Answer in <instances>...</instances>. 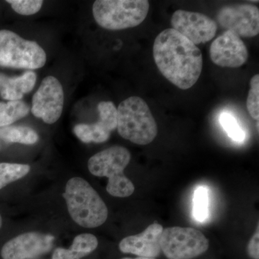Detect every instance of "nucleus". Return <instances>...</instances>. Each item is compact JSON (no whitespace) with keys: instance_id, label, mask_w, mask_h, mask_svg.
<instances>
[{"instance_id":"obj_1","label":"nucleus","mask_w":259,"mask_h":259,"mask_svg":"<svg viewBox=\"0 0 259 259\" xmlns=\"http://www.w3.org/2000/svg\"><path fill=\"white\" fill-rule=\"evenodd\" d=\"M153 55L161 74L181 90H189L198 81L203 67L202 52L174 29L158 34Z\"/></svg>"},{"instance_id":"obj_2","label":"nucleus","mask_w":259,"mask_h":259,"mask_svg":"<svg viewBox=\"0 0 259 259\" xmlns=\"http://www.w3.org/2000/svg\"><path fill=\"white\" fill-rule=\"evenodd\" d=\"M63 196L70 216L79 226L95 228L106 222V204L86 180L76 177L70 179Z\"/></svg>"},{"instance_id":"obj_3","label":"nucleus","mask_w":259,"mask_h":259,"mask_svg":"<svg viewBox=\"0 0 259 259\" xmlns=\"http://www.w3.org/2000/svg\"><path fill=\"white\" fill-rule=\"evenodd\" d=\"M131 159V153L123 146H115L94 155L88 161L89 171L95 177H107V192L115 197L134 194L133 182L124 175Z\"/></svg>"},{"instance_id":"obj_4","label":"nucleus","mask_w":259,"mask_h":259,"mask_svg":"<svg viewBox=\"0 0 259 259\" xmlns=\"http://www.w3.org/2000/svg\"><path fill=\"white\" fill-rule=\"evenodd\" d=\"M117 129L121 137L134 144L148 145L156 139L158 126L146 102L130 97L119 105Z\"/></svg>"},{"instance_id":"obj_5","label":"nucleus","mask_w":259,"mask_h":259,"mask_svg":"<svg viewBox=\"0 0 259 259\" xmlns=\"http://www.w3.org/2000/svg\"><path fill=\"white\" fill-rule=\"evenodd\" d=\"M149 10L146 0H97L93 16L101 28L120 30L134 28L144 21Z\"/></svg>"},{"instance_id":"obj_6","label":"nucleus","mask_w":259,"mask_h":259,"mask_svg":"<svg viewBox=\"0 0 259 259\" xmlns=\"http://www.w3.org/2000/svg\"><path fill=\"white\" fill-rule=\"evenodd\" d=\"M47 54L36 42L25 40L15 32L0 30V66L35 70L47 63Z\"/></svg>"},{"instance_id":"obj_7","label":"nucleus","mask_w":259,"mask_h":259,"mask_svg":"<svg viewBox=\"0 0 259 259\" xmlns=\"http://www.w3.org/2000/svg\"><path fill=\"white\" fill-rule=\"evenodd\" d=\"M161 252L168 259H193L208 250V239L193 228H165L160 238Z\"/></svg>"},{"instance_id":"obj_8","label":"nucleus","mask_w":259,"mask_h":259,"mask_svg":"<svg viewBox=\"0 0 259 259\" xmlns=\"http://www.w3.org/2000/svg\"><path fill=\"white\" fill-rule=\"evenodd\" d=\"M64 103V90L60 81L54 76H47L32 97L31 112L46 123L54 124L60 118Z\"/></svg>"},{"instance_id":"obj_9","label":"nucleus","mask_w":259,"mask_h":259,"mask_svg":"<svg viewBox=\"0 0 259 259\" xmlns=\"http://www.w3.org/2000/svg\"><path fill=\"white\" fill-rule=\"evenodd\" d=\"M217 20L221 28L240 37H253L259 33V10L255 5L236 4L223 7Z\"/></svg>"},{"instance_id":"obj_10","label":"nucleus","mask_w":259,"mask_h":259,"mask_svg":"<svg viewBox=\"0 0 259 259\" xmlns=\"http://www.w3.org/2000/svg\"><path fill=\"white\" fill-rule=\"evenodd\" d=\"M172 29L194 45L210 41L215 36L218 25L204 14L178 10L171 17Z\"/></svg>"},{"instance_id":"obj_11","label":"nucleus","mask_w":259,"mask_h":259,"mask_svg":"<svg viewBox=\"0 0 259 259\" xmlns=\"http://www.w3.org/2000/svg\"><path fill=\"white\" fill-rule=\"evenodd\" d=\"M54 237L38 232H29L7 242L1 250L3 259H36L50 251Z\"/></svg>"},{"instance_id":"obj_12","label":"nucleus","mask_w":259,"mask_h":259,"mask_svg":"<svg viewBox=\"0 0 259 259\" xmlns=\"http://www.w3.org/2000/svg\"><path fill=\"white\" fill-rule=\"evenodd\" d=\"M209 56L214 64L223 68H238L246 62L248 51L234 32L226 30L211 44Z\"/></svg>"},{"instance_id":"obj_13","label":"nucleus","mask_w":259,"mask_h":259,"mask_svg":"<svg viewBox=\"0 0 259 259\" xmlns=\"http://www.w3.org/2000/svg\"><path fill=\"white\" fill-rule=\"evenodd\" d=\"M163 231L161 225L153 223L142 233L123 238L119 244V248L124 253L145 258H156L161 254L160 238Z\"/></svg>"},{"instance_id":"obj_14","label":"nucleus","mask_w":259,"mask_h":259,"mask_svg":"<svg viewBox=\"0 0 259 259\" xmlns=\"http://www.w3.org/2000/svg\"><path fill=\"white\" fill-rule=\"evenodd\" d=\"M36 79V74L31 71L18 76H9L0 73V97L8 101H20L24 95L32 91Z\"/></svg>"},{"instance_id":"obj_15","label":"nucleus","mask_w":259,"mask_h":259,"mask_svg":"<svg viewBox=\"0 0 259 259\" xmlns=\"http://www.w3.org/2000/svg\"><path fill=\"white\" fill-rule=\"evenodd\" d=\"M98 241L90 233H83L75 237L71 248H58L53 253L52 259H80L96 249Z\"/></svg>"},{"instance_id":"obj_16","label":"nucleus","mask_w":259,"mask_h":259,"mask_svg":"<svg viewBox=\"0 0 259 259\" xmlns=\"http://www.w3.org/2000/svg\"><path fill=\"white\" fill-rule=\"evenodd\" d=\"M38 139L37 133L27 126L0 127V149L10 144H35Z\"/></svg>"},{"instance_id":"obj_17","label":"nucleus","mask_w":259,"mask_h":259,"mask_svg":"<svg viewBox=\"0 0 259 259\" xmlns=\"http://www.w3.org/2000/svg\"><path fill=\"white\" fill-rule=\"evenodd\" d=\"M74 132L76 137L85 143H104L110 138V131L97 121L93 124H79L74 127Z\"/></svg>"},{"instance_id":"obj_18","label":"nucleus","mask_w":259,"mask_h":259,"mask_svg":"<svg viewBox=\"0 0 259 259\" xmlns=\"http://www.w3.org/2000/svg\"><path fill=\"white\" fill-rule=\"evenodd\" d=\"M30 107L23 101L0 102V127H7L28 115Z\"/></svg>"},{"instance_id":"obj_19","label":"nucleus","mask_w":259,"mask_h":259,"mask_svg":"<svg viewBox=\"0 0 259 259\" xmlns=\"http://www.w3.org/2000/svg\"><path fill=\"white\" fill-rule=\"evenodd\" d=\"M30 170V166L27 164L0 163V190L12 182L23 178Z\"/></svg>"},{"instance_id":"obj_20","label":"nucleus","mask_w":259,"mask_h":259,"mask_svg":"<svg viewBox=\"0 0 259 259\" xmlns=\"http://www.w3.org/2000/svg\"><path fill=\"white\" fill-rule=\"evenodd\" d=\"M209 192L207 187H199L194 191L193 216L198 222H204L209 217Z\"/></svg>"},{"instance_id":"obj_21","label":"nucleus","mask_w":259,"mask_h":259,"mask_svg":"<svg viewBox=\"0 0 259 259\" xmlns=\"http://www.w3.org/2000/svg\"><path fill=\"white\" fill-rule=\"evenodd\" d=\"M97 110L100 117L98 122L110 133L115 131L117 125V110L113 102H100L97 106Z\"/></svg>"},{"instance_id":"obj_22","label":"nucleus","mask_w":259,"mask_h":259,"mask_svg":"<svg viewBox=\"0 0 259 259\" xmlns=\"http://www.w3.org/2000/svg\"><path fill=\"white\" fill-rule=\"evenodd\" d=\"M220 122L230 138L238 143H242L245 139V134L238 125L236 117L228 112H223L220 117Z\"/></svg>"},{"instance_id":"obj_23","label":"nucleus","mask_w":259,"mask_h":259,"mask_svg":"<svg viewBox=\"0 0 259 259\" xmlns=\"http://www.w3.org/2000/svg\"><path fill=\"white\" fill-rule=\"evenodd\" d=\"M247 109L250 115L258 121L259 117V75H254L250 81V90L247 98Z\"/></svg>"},{"instance_id":"obj_24","label":"nucleus","mask_w":259,"mask_h":259,"mask_svg":"<svg viewBox=\"0 0 259 259\" xmlns=\"http://www.w3.org/2000/svg\"><path fill=\"white\" fill-rule=\"evenodd\" d=\"M7 3L18 14L32 15L38 13L41 9L44 1L41 0H8Z\"/></svg>"},{"instance_id":"obj_25","label":"nucleus","mask_w":259,"mask_h":259,"mask_svg":"<svg viewBox=\"0 0 259 259\" xmlns=\"http://www.w3.org/2000/svg\"><path fill=\"white\" fill-rule=\"evenodd\" d=\"M248 255L252 259H259V233L258 227L255 234L250 240L248 245Z\"/></svg>"},{"instance_id":"obj_26","label":"nucleus","mask_w":259,"mask_h":259,"mask_svg":"<svg viewBox=\"0 0 259 259\" xmlns=\"http://www.w3.org/2000/svg\"><path fill=\"white\" fill-rule=\"evenodd\" d=\"M122 259H156V258H145V257H137V258H122Z\"/></svg>"},{"instance_id":"obj_27","label":"nucleus","mask_w":259,"mask_h":259,"mask_svg":"<svg viewBox=\"0 0 259 259\" xmlns=\"http://www.w3.org/2000/svg\"><path fill=\"white\" fill-rule=\"evenodd\" d=\"M3 226V218H2L1 214H0V228Z\"/></svg>"}]
</instances>
